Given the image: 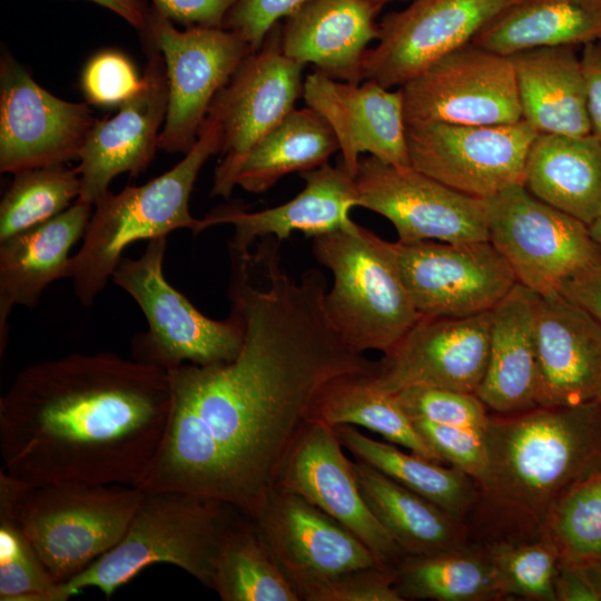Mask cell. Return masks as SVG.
<instances>
[{"label": "cell", "instance_id": "cell-47", "mask_svg": "<svg viewBox=\"0 0 601 601\" xmlns=\"http://www.w3.org/2000/svg\"><path fill=\"white\" fill-rule=\"evenodd\" d=\"M581 62L591 134L601 141V47L598 42L584 45Z\"/></svg>", "mask_w": 601, "mask_h": 601}, {"label": "cell", "instance_id": "cell-51", "mask_svg": "<svg viewBox=\"0 0 601 601\" xmlns=\"http://www.w3.org/2000/svg\"><path fill=\"white\" fill-rule=\"evenodd\" d=\"M589 228H590V231H591V235H592L593 239L595 240V243L598 244V246L601 249V213L592 221V224L589 225Z\"/></svg>", "mask_w": 601, "mask_h": 601}, {"label": "cell", "instance_id": "cell-4", "mask_svg": "<svg viewBox=\"0 0 601 601\" xmlns=\"http://www.w3.org/2000/svg\"><path fill=\"white\" fill-rule=\"evenodd\" d=\"M145 492L135 485H32L0 472V512L19 525L55 580L66 583L112 549Z\"/></svg>", "mask_w": 601, "mask_h": 601}, {"label": "cell", "instance_id": "cell-43", "mask_svg": "<svg viewBox=\"0 0 601 601\" xmlns=\"http://www.w3.org/2000/svg\"><path fill=\"white\" fill-rule=\"evenodd\" d=\"M416 430L439 460L462 471L477 484L486 473L489 454L485 431L413 420Z\"/></svg>", "mask_w": 601, "mask_h": 601}, {"label": "cell", "instance_id": "cell-11", "mask_svg": "<svg viewBox=\"0 0 601 601\" xmlns=\"http://www.w3.org/2000/svg\"><path fill=\"white\" fill-rule=\"evenodd\" d=\"M141 33L159 49L168 80V108L158 147L185 155L196 142L216 95L253 51L230 30L198 26L179 30L155 9Z\"/></svg>", "mask_w": 601, "mask_h": 601}, {"label": "cell", "instance_id": "cell-19", "mask_svg": "<svg viewBox=\"0 0 601 601\" xmlns=\"http://www.w3.org/2000/svg\"><path fill=\"white\" fill-rule=\"evenodd\" d=\"M343 447L335 427L309 421L288 452L274 487L302 496L356 535L380 563L394 568L405 553L363 497L354 462Z\"/></svg>", "mask_w": 601, "mask_h": 601}, {"label": "cell", "instance_id": "cell-38", "mask_svg": "<svg viewBox=\"0 0 601 601\" xmlns=\"http://www.w3.org/2000/svg\"><path fill=\"white\" fill-rule=\"evenodd\" d=\"M541 534L552 540L562 561L588 565L601 559V472L556 503Z\"/></svg>", "mask_w": 601, "mask_h": 601}, {"label": "cell", "instance_id": "cell-49", "mask_svg": "<svg viewBox=\"0 0 601 601\" xmlns=\"http://www.w3.org/2000/svg\"><path fill=\"white\" fill-rule=\"evenodd\" d=\"M95 2L144 32L148 26L150 9L144 0H88Z\"/></svg>", "mask_w": 601, "mask_h": 601}, {"label": "cell", "instance_id": "cell-35", "mask_svg": "<svg viewBox=\"0 0 601 601\" xmlns=\"http://www.w3.org/2000/svg\"><path fill=\"white\" fill-rule=\"evenodd\" d=\"M210 589L223 601H300L256 525L242 512L221 538Z\"/></svg>", "mask_w": 601, "mask_h": 601}, {"label": "cell", "instance_id": "cell-30", "mask_svg": "<svg viewBox=\"0 0 601 601\" xmlns=\"http://www.w3.org/2000/svg\"><path fill=\"white\" fill-rule=\"evenodd\" d=\"M370 509L407 555H433L467 544L463 521L373 466L354 462Z\"/></svg>", "mask_w": 601, "mask_h": 601}, {"label": "cell", "instance_id": "cell-39", "mask_svg": "<svg viewBox=\"0 0 601 601\" xmlns=\"http://www.w3.org/2000/svg\"><path fill=\"white\" fill-rule=\"evenodd\" d=\"M503 597L556 601L554 582L560 554L545 534L524 541L486 544Z\"/></svg>", "mask_w": 601, "mask_h": 601}, {"label": "cell", "instance_id": "cell-42", "mask_svg": "<svg viewBox=\"0 0 601 601\" xmlns=\"http://www.w3.org/2000/svg\"><path fill=\"white\" fill-rule=\"evenodd\" d=\"M140 76L131 60L114 49L91 57L81 75V88L89 104L100 107L120 106L142 87Z\"/></svg>", "mask_w": 601, "mask_h": 601}, {"label": "cell", "instance_id": "cell-20", "mask_svg": "<svg viewBox=\"0 0 601 601\" xmlns=\"http://www.w3.org/2000/svg\"><path fill=\"white\" fill-rule=\"evenodd\" d=\"M491 311L422 316L377 362L372 382L395 394L411 386L475 393L486 370Z\"/></svg>", "mask_w": 601, "mask_h": 601}, {"label": "cell", "instance_id": "cell-17", "mask_svg": "<svg viewBox=\"0 0 601 601\" xmlns=\"http://www.w3.org/2000/svg\"><path fill=\"white\" fill-rule=\"evenodd\" d=\"M520 0H414L378 23L377 45L365 53L362 78L402 87L443 56L471 43Z\"/></svg>", "mask_w": 601, "mask_h": 601}, {"label": "cell", "instance_id": "cell-10", "mask_svg": "<svg viewBox=\"0 0 601 601\" xmlns=\"http://www.w3.org/2000/svg\"><path fill=\"white\" fill-rule=\"evenodd\" d=\"M280 22L262 47L246 56L213 100L208 115L221 130V159L210 196L227 198L249 154L294 109L303 95L305 65L288 58L280 46Z\"/></svg>", "mask_w": 601, "mask_h": 601}, {"label": "cell", "instance_id": "cell-23", "mask_svg": "<svg viewBox=\"0 0 601 601\" xmlns=\"http://www.w3.org/2000/svg\"><path fill=\"white\" fill-rule=\"evenodd\" d=\"M540 406L601 401V326L560 292L539 295Z\"/></svg>", "mask_w": 601, "mask_h": 601}, {"label": "cell", "instance_id": "cell-50", "mask_svg": "<svg viewBox=\"0 0 601 601\" xmlns=\"http://www.w3.org/2000/svg\"><path fill=\"white\" fill-rule=\"evenodd\" d=\"M582 566L585 569L601 601V559L591 564L582 565Z\"/></svg>", "mask_w": 601, "mask_h": 601}, {"label": "cell", "instance_id": "cell-3", "mask_svg": "<svg viewBox=\"0 0 601 601\" xmlns=\"http://www.w3.org/2000/svg\"><path fill=\"white\" fill-rule=\"evenodd\" d=\"M484 433L489 464L480 497L521 531L541 534L556 503L601 472V401L490 414Z\"/></svg>", "mask_w": 601, "mask_h": 601}, {"label": "cell", "instance_id": "cell-27", "mask_svg": "<svg viewBox=\"0 0 601 601\" xmlns=\"http://www.w3.org/2000/svg\"><path fill=\"white\" fill-rule=\"evenodd\" d=\"M538 299L539 294L516 283L491 311L487 364L475 394L496 414L540 406Z\"/></svg>", "mask_w": 601, "mask_h": 601}, {"label": "cell", "instance_id": "cell-32", "mask_svg": "<svg viewBox=\"0 0 601 601\" xmlns=\"http://www.w3.org/2000/svg\"><path fill=\"white\" fill-rule=\"evenodd\" d=\"M343 446L390 479L463 521L480 499L477 483L462 471L374 440L352 425L335 426Z\"/></svg>", "mask_w": 601, "mask_h": 601}, {"label": "cell", "instance_id": "cell-5", "mask_svg": "<svg viewBox=\"0 0 601 601\" xmlns=\"http://www.w3.org/2000/svg\"><path fill=\"white\" fill-rule=\"evenodd\" d=\"M220 146V127L207 116L196 142L173 168L146 184L109 190L93 205L82 245L72 256L70 278L82 306L95 303L132 243L183 228L199 234L200 219L191 216L189 198L200 169Z\"/></svg>", "mask_w": 601, "mask_h": 601}, {"label": "cell", "instance_id": "cell-29", "mask_svg": "<svg viewBox=\"0 0 601 601\" xmlns=\"http://www.w3.org/2000/svg\"><path fill=\"white\" fill-rule=\"evenodd\" d=\"M523 186L591 225L601 213V141L592 134H538L528 152Z\"/></svg>", "mask_w": 601, "mask_h": 601}, {"label": "cell", "instance_id": "cell-45", "mask_svg": "<svg viewBox=\"0 0 601 601\" xmlns=\"http://www.w3.org/2000/svg\"><path fill=\"white\" fill-rule=\"evenodd\" d=\"M154 9L186 27L223 28L237 0H151Z\"/></svg>", "mask_w": 601, "mask_h": 601}, {"label": "cell", "instance_id": "cell-22", "mask_svg": "<svg viewBox=\"0 0 601 601\" xmlns=\"http://www.w3.org/2000/svg\"><path fill=\"white\" fill-rule=\"evenodd\" d=\"M303 98L334 131L343 169L355 178L362 154L394 166H411L403 95L374 80L333 79L317 70L304 79Z\"/></svg>", "mask_w": 601, "mask_h": 601}, {"label": "cell", "instance_id": "cell-2", "mask_svg": "<svg viewBox=\"0 0 601 601\" xmlns=\"http://www.w3.org/2000/svg\"><path fill=\"white\" fill-rule=\"evenodd\" d=\"M169 410V376L159 365L111 352L33 363L0 398L1 470L32 485H137Z\"/></svg>", "mask_w": 601, "mask_h": 601}, {"label": "cell", "instance_id": "cell-53", "mask_svg": "<svg viewBox=\"0 0 601 601\" xmlns=\"http://www.w3.org/2000/svg\"><path fill=\"white\" fill-rule=\"evenodd\" d=\"M599 46L601 47V39L598 41Z\"/></svg>", "mask_w": 601, "mask_h": 601}, {"label": "cell", "instance_id": "cell-34", "mask_svg": "<svg viewBox=\"0 0 601 601\" xmlns=\"http://www.w3.org/2000/svg\"><path fill=\"white\" fill-rule=\"evenodd\" d=\"M403 600L491 601L503 598L484 546L469 544L433 555H407L394 566Z\"/></svg>", "mask_w": 601, "mask_h": 601}, {"label": "cell", "instance_id": "cell-36", "mask_svg": "<svg viewBox=\"0 0 601 601\" xmlns=\"http://www.w3.org/2000/svg\"><path fill=\"white\" fill-rule=\"evenodd\" d=\"M371 375H349L332 383L317 400L311 421H319L333 427H365L392 444L402 445L413 453L442 463L395 394L377 387Z\"/></svg>", "mask_w": 601, "mask_h": 601}, {"label": "cell", "instance_id": "cell-14", "mask_svg": "<svg viewBox=\"0 0 601 601\" xmlns=\"http://www.w3.org/2000/svg\"><path fill=\"white\" fill-rule=\"evenodd\" d=\"M400 89L406 126L522 120L510 58L472 42L437 59Z\"/></svg>", "mask_w": 601, "mask_h": 601}, {"label": "cell", "instance_id": "cell-28", "mask_svg": "<svg viewBox=\"0 0 601 601\" xmlns=\"http://www.w3.org/2000/svg\"><path fill=\"white\" fill-rule=\"evenodd\" d=\"M508 57L522 120L539 134H591L582 62L572 46L538 47Z\"/></svg>", "mask_w": 601, "mask_h": 601}, {"label": "cell", "instance_id": "cell-44", "mask_svg": "<svg viewBox=\"0 0 601 601\" xmlns=\"http://www.w3.org/2000/svg\"><path fill=\"white\" fill-rule=\"evenodd\" d=\"M308 1L311 0H237L223 28L239 36L252 51H256L274 26Z\"/></svg>", "mask_w": 601, "mask_h": 601}, {"label": "cell", "instance_id": "cell-40", "mask_svg": "<svg viewBox=\"0 0 601 601\" xmlns=\"http://www.w3.org/2000/svg\"><path fill=\"white\" fill-rule=\"evenodd\" d=\"M68 599L63 583L52 578L16 521L0 512V600Z\"/></svg>", "mask_w": 601, "mask_h": 601}, {"label": "cell", "instance_id": "cell-18", "mask_svg": "<svg viewBox=\"0 0 601 601\" xmlns=\"http://www.w3.org/2000/svg\"><path fill=\"white\" fill-rule=\"evenodd\" d=\"M87 102L43 89L7 50L0 59V171L67 164L79 158L93 126Z\"/></svg>", "mask_w": 601, "mask_h": 601}, {"label": "cell", "instance_id": "cell-33", "mask_svg": "<svg viewBox=\"0 0 601 601\" xmlns=\"http://www.w3.org/2000/svg\"><path fill=\"white\" fill-rule=\"evenodd\" d=\"M339 151L334 131L313 108H295L245 158L236 186L262 194L290 173H304L328 162Z\"/></svg>", "mask_w": 601, "mask_h": 601}, {"label": "cell", "instance_id": "cell-8", "mask_svg": "<svg viewBox=\"0 0 601 601\" xmlns=\"http://www.w3.org/2000/svg\"><path fill=\"white\" fill-rule=\"evenodd\" d=\"M166 246V237L148 240L139 258H122L111 275L148 323V332L135 338V358L166 370L185 363L207 366L233 361L243 344L240 321L231 312L224 321L213 319L173 287L162 270Z\"/></svg>", "mask_w": 601, "mask_h": 601}, {"label": "cell", "instance_id": "cell-12", "mask_svg": "<svg viewBox=\"0 0 601 601\" xmlns=\"http://www.w3.org/2000/svg\"><path fill=\"white\" fill-rule=\"evenodd\" d=\"M248 518L300 601H319L342 577L382 564L349 530L295 493L273 487Z\"/></svg>", "mask_w": 601, "mask_h": 601}, {"label": "cell", "instance_id": "cell-15", "mask_svg": "<svg viewBox=\"0 0 601 601\" xmlns=\"http://www.w3.org/2000/svg\"><path fill=\"white\" fill-rule=\"evenodd\" d=\"M356 207L388 219L398 242L489 240L487 203L416 170L373 156L361 158L355 176Z\"/></svg>", "mask_w": 601, "mask_h": 601}, {"label": "cell", "instance_id": "cell-16", "mask_svg": "<svg viewBox=\"0 0 601 601\" xmlns=\"http://www.w3.org/2000/svg\"><path fill=\"white\" fill-rule=\"evenodd\" d=\"M401 276L421 316L492 311L516 279L490 240L393 243Z\"/></svg>", "mask_w": 601, "mask_h": 601}, {"label": "cell", "instance_id": "cell-46", "mask_svg": "<svg viewBox=\"0 0 601 601\" xmlns=\"http://www.w3.org/2000/svg\"><path fill=\"white\" fill-rule=\"evenodd\" d=\"M559 292L584 308L601 326V264L570 278Z\"/></svg>", "mask_w": 601, "mask_h": 601}, {"label": "cell", "instance_id": "cell-1", "mask_svg": "<svg viewBox=\"0 0 601 601\" xmlns=\"http://www.w3.org/2000/svg\"><path fill=\"white\" fill-rule=\"evenodd\" d=\"M229 256L240 351L230 362L167 370L166 430L136 486L214 499L248 516L275 486L324 391L342 377L373 374L377 362L353 349L329 322L321 270L293 277L273 238Z\"/></svg>", "mask_w": 601, "mask_h": 601}, {"label": "cell", "instance_id": "cell-24", "mask_svg": "<svg viewBox=\"0 0 601 601\" xmlns=\"http://www.w3.org/2000/svg\"><path fill=\"white\" fill-rule=\"evenodd\" d=\"M300 176L305 187L290 200L259 211L238 206L217 208L200 218L199 233L215 225L229 224L234 227L229 247L247 250L257 239L274 237L283 242L296 231L315 238L354 223L349 210L356 207V184L342 166L333 167L327 162L300 173Z\"/></svg>", "mask_w": 601, "mask_h": 601}, {"label": "cell", "instance_id": "cell-37", "mask_svg": "<svg viewBox=\"0 0 601 601\" xmlns=\"http://www.w3.org/2000/svg\"><path fill=\"white\" fill-rule=\"evenodd\" d=\"M0 204V243L65 211L78 199L77 168L66 164L13 174Z\"/></svg>", "mask_w": 601, "mask_h": 601}, {"label": "cell", "instance_id": "cell-9", "mask_svg": "<svg viewBox=\"0 0 601 601\" xmlns=\"http://www.w3.org/2000/svg\"><path fill=\"white\" fill-rule=\"evenodd\" d=\"M489 240L516 283L539 295L601 264V249L580 219L544 203L522 184L486 199Z\"/></svg>", "mask_w": 601, "mask_h": 601}, {"label": "cell", "instance_id": "cell-26", "mask_svg": "<svg viewBox=\"0 0 601 601\" xmlns=\"http://www.w3.org/2000/svg\"><path fill=\"white\" fill-rule=\"evenodd\" d=\"M93 206L77 199L58 216L0 243V355L14 306L33 308L57 279L71 277L72 246L85 235Z\"/></svg>", "mask_w": 601, "mask_h": 601}, {"label": "cell", "instance_id": "cell-21", "mask_svg": "<svg viewBox=\"0 0 601 601\" xmlns=\"http://www.w3.org/2000/svg\"><path fill=\"white\" fill-rule=\"evenodd\" d=\"M141 89L109 118L96 119L79 154V200L95 205L120 174L138 176L152 161L168 108V80L159 49L147 39Z\"/></svg>", "mask_w": 601, "mask_h": 601}, {"label": "cell", "instance_id": "cell-25", "mask_svg": "<svg viewBox=\"0 0 601 601\" xmlns=\"http://www.w3.org/2000/svg\"><path fill=\"white\" fill-rule=\"evenodd\" d=\"M382 8L373 0H311L280 24L283 52L333 79L362 82L367 47L380 36Z\"/></svg>", "mask_w": 601, "mask_h": 601}, {"label": "cell", "instance_id": "cell-31", "mask_svg": "<svg viewBox=\"0 0 601 601\" xmlns=\"http://www.w3.org/2000/svg\"><path fill=\"white\" fill-rule=\"evenodd\" d=\"M601 39V0H520L472 41L511 56L538 47L587 45Z\"/></svg>", "mask_w": 601, "mask_h": 601}, {"label": "cell", "instance_id": "cell-52", "mask_svg": "<svg viewBox=\"0 0 601 601\" xmlns=\"http://www.w3.org/2000/svg\"><path fill=\"white\" fill-rule=\"evenodd\" d=\"M382 6H384L386 2L393 1V0H373Z\"/></svg>", "mask_w": 601, "mask_h": 601}, {"label": "cell", "instance_id": "cell-7", "mask_svg": "<svg viewBox=\"0 0 601 601\" xmlns=\"http://www.w3.org/2000/svg\"><path fill=\"white\" fill-rule=\"evenodd\" d=\"M317 262L333 276L324 306L355 351L388 353L422 317L401 276L393 243L353 223L313 238Z\"/></svg>", "mask_w": 601, "mask_h": 601}, {"label": "cell", "instance_id": "cell-13", "mask_svg": "<svg viewBox=\"0 0 601 601\" xmlns=\"http://www.w3.org/2000/svg\"><path fill=\"white\" fill-rule=\"evenodd\" d=\"M538 131L526 121L508 125L424 122L406 126L411 166L442 184L489 199L522 184Z\"/></svg>", "mask_w": 601, "mask_h": 601}, {"label": "cell", "instance_id": "cell-48", "mask_svg": "<svg viewBox=\"0 0 601 601\" xmlns=\"http://www.w3.org/2000/svg\"><path fill=\"white\" fill-rule=\"evenodd\" d=\"M555 600L600 601L585 569L560 560L554 582Z\"/></svg>", "mask_w": 601, "mask_h": 601}, {"label": "cell", "instance_id": "cell-6", "mask_svg": "<svg viewBox=\"0 0 601 601\" xmlns=\"http://www.w3.org/2000/svg\"><path fill=\"white\" fill-rule=\"evenodd\" d=\"M224 502L178 491L145 492L121 540L68 582L69 598L96 588L110 599L155 563L176 565L210 588L221 538L239 513Z\"/></svg>", "mask_w": 601, "mask_h": 601}, {"label": "cell", "instance_id": "cell-41", "mask_svg": "<svg viewBox=\"0 0 601 601\" xmlns=\"http://www.w3.org/2000/svg\"><path fill=\"white\" fill-rule=\"evenodd\" d=\"M395 396L412 420L485 431L490 414L475 393L432 386H411Z\"/></svg>", "mask_w": 601, "mask_h": 601}]
</instances>
